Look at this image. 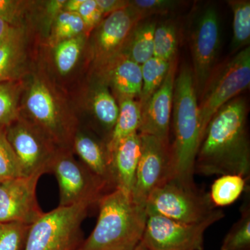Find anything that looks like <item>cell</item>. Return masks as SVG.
I'll return each mask as SVG.
<instances>
[{"instance_id": "obj_10", "label": "cell", "mask_w": 250, "mask_h": 250, "mask_svg": "<svg viewBox=\"0 0 250 250\" xmlns=\"http://www.w3.org/2000/svg\"><path fill=\"white\" fill-rule=\"evenodd\" d=\"M5 134L16 154L22 176L49 172L58 147L30 122L19 118L5 129Z\"/></svg>"}, {"instance_id": "obj_35", "label": "cell", "mask_w": 250, "mask_h": 250, "mask_svg": "<svg viewBox=\"0 0 250 250\" xmlns=\"http://www.w3.org/2000/svg\"><path fill=\"white\" fill-rule=\"evenodd\" d=\"M20 5V1L0 0V18L14 27V24L17 21L21 9Z\"/></svg>"}, {"instance_id": "obj_40", "label": "cell", "mask_w": 250, "mask_h": 250, "mask_svg": "<svg viewBox=\"0 0 250 250\" xmlns=\"http://www.w3.org/2000/svg\"><path fill=\"white\" fill-rule=\"evenodd\" d=\"M132 250H149L147 249V248H146V246H144V245L142 243H141V241L140 242L139 244L137 245L134 249Z\"/></svg>"}, {"instance_id": "obj_3", "label": "cell", "mask_w": 250, "mask_h": 250, "mask_svg": "<svg viewBox=\"0 0 250 250\" xmlns=\"http://www.w3.org/2000/svg\"><path fill=\"white\" fill-rule=\"evenodd\" d=\"M95 228L77 250H132L142 240L147 214L146 206L114 189L98 202Z\"/></svg>"}, {"instance_id": "obj_9", "label": "cell", "mask_w": 250, "mask_h": 250, "mask_svg": "<svg viewBox=\"0 0 250 250\" xmlns=\"http://www.w3.org/2000/svg\"><path fill=\"white\" fill-rule=\"evenodd\" d=\"M141 156L131 196L146 206L148 197L158 187L173 178L170 143L151 135L139 134Z\"/></svg>"}, {"instance_id": "obj_13", "label": "cell", "mask_w": 250, "mask_h": 250, "mask_svg": "<svg viewBox=\"0 0 250 250\" xmlns=\"http://www.w3.org/2000/svg\"><path fill=\"white\" fill-rule=\"evenodd\" d=\"M144 18L130 5L118 10L99 24L93 41V56L102 68L123 54L136 24Z\"/></svg>"}, {"instance_id": "obj_5", "label": "cell", "mask_w": 250, "mask_h": 250, "mask_svg": "<svg viewBox=\"0 0 250 250\" xmlns=\"http://www.w3.org/2000/svg\"><path fill=\"white\" fill-rule=\"evenodd\" d=\"M250 83V48L248 46L213 70L200 95L198 106L202 139L208 123L218 110L249 88Z\"/></svg>"}, {"instance_id": "obj_22", "label": "cell", "mask_w": 250, "mask_h": 250, "mask_svg": "<svg viewBox=\"0 0 250 250\" xmlns=\"http://www.w3.org/2000/svg\"><path fill=\"white\" fill-rule=\"evenodd\" d=\"M91 106L95 120L103 130L108 133L109 139L118 118L119 106L104 82L94 90Z\"/></svg>"}, {"instance_id": "obj_39", "label": "cell", "mask_w": 250, "mask_h": 250, "mask_svg": "<svg viewBox=\"0 0 250 250\" xmlns=\"http://www.w3.org/2000/svg\"><path fill=\"white\" fill-rule=\"evenodd\" d=\"M83 1V0H68V1H65L63 11L77 13Z\"/></svg>"}, {"instance_id": "obj_36", "label": "cell", "mask_w": 250, "mask_h": 250, "mask_svg": "<svg viewBox=\"0 0 250 250\" xmlns=\"http://www.w3.org/2000/svg\"><path fill=\"white\" fill-rule=\"evenodd\" d=\"M96 2L103 14H111L129 5V1L123 0H96Z\"/></svg>"}, {"instance_id": "obj_6", "label": "cell", "mask_w": 250, "mask_h": 250, "mask_svg": "<svg viewBox=\"0 0 250 250\" xmlns=\"http://www.w3.org/2000/svg\"><path fill=\"white\" fill-rule=\"evenodd\" d=\"M215 208L208 192L197 187H186L173 178L155 189L146 202L147 213L187 224L205 221L215 213Z\"/></svg>"}, {"instance_id": "obj_31", "label": "cell", "mask_w": 250, "mask_h": 250, "mask_svg": "<svg viewBox=\"0 0 250 250\" xmlns=\"http://www.w3.org/2000/svg\"><path fill=\"white\" fill-rule=\"evenodd\" d=\"M31 225L0 222V250H24Z\"/></svg>"}, {"instance_id": "obj_30", "label": "cell", "mask_w": 250, "mask_h": 250, "mask_svg": "<svg viewBox=\"0 0 250 250\" xmlns=\"http://www.w3.org/2000/svg\"><path fill=\"white\" fill-rule=\"evenodd\" d=\"M18 85L14 82L0 83V130L18 119Z\"/></svg>"}, {"instance_id": "obj_25", "label": "cell", "mask_w": 250, "mask_h": 250, "mask_svg": "<svg viewBox=\"0 0 250 250\" xmlns=\"http://www.w3.org/2000/svg\"><path fill=\"white\" fill-rule=\"evenodd\" d=\"M170 64L171 62L153 57L141 65L142 90L139 100L141 109L153 94L162 85Z\"/></svg>"}, {"instance_id": "obj_15", "label": "cell", "mask_w": 250, "mask_h": 250, "mask_svg": "<svg viewBox=\"0 0 250 250\" xmlns=\"http://www.w3.org/2000/svg\"><path fill=\"white\" fill-rule=\"evenodd\" d=\"M175 60L171 62L162 85L141 109V125L138 133L151 135L169 143L170 117L173 106Z\"/></svg>"}, {"instance_id": "obj_24", "label": "cell", "mask_w": 250, "mask_h": 250, "mask_svg": "<svg viewBox=\"0 0 250 250\" xmlns=\"http://www.w3.org/2000/svg\"><path fill=\"white\" fill-rule=\"evenodd\" d=\"M233 12V36L231 49L239 52L248 47L250 41V1L247 0L228 1Z\"/></svg>"}, {"instance_id": "obj_19", "label": "cell", "mask_w": 250, "mask_h": 250, "mask_svg": "<svg viewBox=\"0 0 250 250\" xmlns=\"http://www.w3.org/2000/svg\"><path fill=\"white\" fill-rule=\"evenodd\" d=\"M141 122V106L139 102L134 99L120 100L118 118L106 142V148L110 156L123 140L138 133Z\"/></svg>"}, {"instance_id": "obj_27", "label": "cell", "mask_w": 250, "mask_h": 250, "mask_svg": "<svg viewBox=\"0 0 250 250\" xmlns=\"http://www.w3.org/2000/svg\"><path fill=\"white\" fill-rule=\"evenodd\" d=\"M84 34L62 41L54 46V60L59 73H70L76 65L84 44Z\"/></svg>"}, {"instance_id": "obj_16", "label": "cell", "mask_w": 250, "mask_h": 250, "mask_svg": "<svg viewBox=\"0 0 250 250\" xmlns=\"http://www.w3.org/2000/svg\"><path fill=\"white\" fill-rule=\"evenodd\" d=\"M141 156V140L136 133L123 140L111 154L112 182L114 189L131 195Z\"/></svg>"}, {"instance_id": "obj_38", "label": "cell", "mask_w": 250, "mask_h": 250, "mask_svg": "<svg viewBox=\"0 0 250 250\" xmlns=\"http://www.w3.org/2000/svg\"><path fill=\"white\" fill-rule=\"evenodd\" d=\"M13 27L14 26L11 25L4 20L0 18V45L6 40L10 32L12 30Z\"/></svg>"}, {"instance_id": "obj_23", "label": "cell", "mask_w": 250, "mask_h": 250, "mask_svg": "<svg viewBox=\"0 0 250 250\" xmlns=\"http://www.w3.org/2000/svg\"><path fill=\"white\" fill-rule=\"evenodd\" d=\"M247 180L234 174L220 176L210 188L209 196L215 207L232 205L246 190Z\"/></svg>"}, {"instance_id": "obj_17", "label": "cell", "mask_w": 250, "mask_h": 250, "mask_svg": "<svg viewBox=\"0 0 250 250\" xmlns=\"http://www.w3.org/2000/svg\"><path fill=\"white\" fill-rule=\"evenodd\" d=\"M104 83L120 100L139 98L142 90L141 65L121 54L103 67Z\"/></svg>"}, {"instance_id": "obj_21", "label": "cell", "mask_w": 250, "mask_h": 250, "mask_svg": "<svg viewBox=\"0 0 250 250\" xmlns=\"http://www.w3.org/2000/svg\"><path fill=\"white\" fill-rule=\"evenodd\" d=\"M24 38L22 30L13 27L0 45V83L13 82L22 62Z\"/></svg>"}, {"instance_id": "obj_26", "label": "cell", "mask_w": 250, "mask_h": 250, "mask_svg": "<svg viewBox=\"0 0 250 250\" xmlns=\"http://www.w3.org/2000/svg\"><path fill=\"white\" fill-rule=\"evenodd\" d=\"M250 193L241 207V216L224 238L221 250H250Z\"/></svg>"}, {"instance_id": "obj_18", "label": "cell", "mask_w": 250, "mask_h": 250, "mask_svg": "<svg viewBox=\"0 0 250 250\" xmlns=\"http://www.w3.org/2000/svg\"><path fill=\"white\" fill-rule=\"evenodd\" d=\"M72 152L78 155L83 165L114 190L112 182L111 156L106 148L96 138L83 131H75L72 142Z\"/></svg>"}, {"instance_id": "obj_28", "label": "cell", "mask_w": 250, "mask_h": 250, "mask_svg": "<svg viewBox=\"0 0 250 250\" xmlns=\"http://www.w3.org/2000/svg\"><path fill=\"white\" fill-rule=\"evenodd\" d=\"M177 29L173 23L166 22L156 26L154 34V57L172 62L177 54Z\"/></svg>"}, {"instance_id": "obj_20", "label": "cell", "mask_w": 250, "mask_h": 250, "mask_svg": "<svg viewBox=\"0 0 250 250\" xmlns=\"http://www.w3.org/2000/svg\"><path fill=\"white\" fill-rule=\"evenodd\" d=\"M156 26V23L153 21H141L138 23L131 32L123 54L141 65L154 57Z\"/></svg>"}, {"instance_id": "obj_14", "label": "cell", "mask_w": 250, "mask_h": 250, "mask_svg": "<svg viewBox=\"0 0 250 250\" xmlns=\"http://www.w3.org/2000/svg\"><path fill=\"white\" fill-rule=\"evenodd\" d=\"M41 176H22L0 182V222L31 225L43 214L36 192Z\"/></svg>"}, {"instance_id": "obj_12", "label": "cell", "mask_w": 250, "mask_h": 250, "mask_svg": "<svg viewBox=\"0 0 250 250\" xmlns=\"http://www.w3.org/2000/svg\"><path fill=\"white\" fill-rule=\"evenodd\" d=\"M194 82L200 97L214 70L220 45V20L216 9L208 6L195 21L190 36Z\"/></svg>"}, {"instance_id": "obj_32", "label": "cell", "mask_w": 250, "mask_h": 250, "mask_svg": "<svg viewBox=\"0 0 250 250\" xmlns=\"http://www.w3.org/2000/svg\"><path fill=\"white\" fill-rule=\"evenodd\" d=\"M21 166L5 134L0 130V182L22 177Z\"/></svg>"}, {"instance_id": "obj_29", "label": "cell", "mask_w": 250, "mask_h": 250, "mask_svg": "<svg viewBox=\"0 0 250 250\" xmlns=\"http://www.w3.org/2000/svg\"><path fill=\"white\" fill-rule=\"evenodd\" d=\"M85 26L77 13L62 11L54 20L50 36V44L54 47L62 41L83 35Z\"/></svg>"}, {"instance_id": "obj_1", "label": "cell", "mask_w": 250, "mask_h": 250, "mask_svg": "<svg viewBox=\"0 0 250 250\" xmlns=\"http://www.w3.org/2000/svg\"><path fill=\"white\" fill-rule=\"evenodd\" d=\"M248 107L244 98H235L211 118L202 138L195 174H234L248 181L250 175V147L247 130Z\"/></svg>"}, {"instance_id": "obj_8", "label": "cell", "mask_w": 250, "mask_h": 250, "mask_svg": "<svg viewBox=\"0 0 250 250\" xmlns=\"http://www.w3.org/2000/svg\"><path fill=\"white\" fill-rule=\"evenodd\" d=\"M70 149H58L49 166L60 190V207L98 204L110 188L74 158Z\"/></svg>"}, {"instance_id": "obj_34", "label": "cell", "mask_w": 250, "mask_h": 250, "mask_svg": "<svg viewBox=\"0 0 250 250\" xmlns=\"http://www.w3.org/2000/svg\"><path fill=\"white\" fill-rule=\"evenodd\" d=\"M83 21L86 31L90 30L102 22L103 14L97 4L96 0H83L77 11Z\"/></svg>"}, {"instance_id": "obj_11", "label": "cell", "mask_w": 250, "mask_h": 250, "mask_svg": "<svg viewBox=\"0 0 250 250\" xmlns=\"http://www.w3.org/2000/svg\"><path fill=\"white\" fill-rule=\"evenodd\" d=\"M26 107L31 119L59 149H70L75 134L71 121L62 114L52 91L43 82L34 80L26 97Z\"/></svg>"}, {"instance_id": "obj_33", "label": "cell", "mask_w": 250, "mask_h": 250, "mask_svg": "<svg viewBox=\"0 0 250 250\" xmlns=\"http://www.w3.org/2000/svg\"><path fill=\"white\" fill-rule=\"evenodd\" d=\"M130 5L134 8L143 18L150 15L165 14L175 9L180 1L172 0H134L129 1Z\"/></svg>"}, {"instance_id": "obj_7", "label": "cell", "mask_w": 250, "mask_h": 250, "mask_svg": "<svg viewBox=\"0 0 250 250\" xmlns=\"http://www.w3.org/2000/svg\"><path fill=\"white\" fill-rule=\"evenodd\" d=\"M141 243L149 250H204L207 229L225 217L217 209L202 223L187 224L156 213H147Z\"/></svg>"}, {"instance_id": "obj_2", "label": "cell", "mask_w": 250, "mask_h": 250, "mask_svg": "<svg viewBox=\"0 0 250 250\" xmlns=\"http://www.w3.org/2000/svg\"><path fill=\"white\" fill-rule=\"evenodd\" d=\"M174 140L171 146L173 179L195 187L194 167L202 141L197 95L191 69L184 65L176 77L173 95Z\"/></svg>"}, {"instance_id": "obj_4", "label": "cell", "mask_w": 250, "mask_h": 250, "mask_svg": "<svg viewBox=\"0 0 250 250\" xmlns=\"http://www.w3.org/2000/svg\"><path fill=\"white\" fill-rule=\"evenodd\" d=\"M91 206H59L43 213L31 225L24 250H77L83 241L81 227Z\"/></svg>"}, {"instance_id": "obj_37", "label": "cell", "mask_w": 250, "mask_h": 250, "mask_svg": "<svg viewBox=\"0 0 250 250\" xmlns=\"http://www.w3.org/2000/svg\"><path fill=\"white\" fill-rule=\"evenodd\" d=\"M65 1L64 0H52L46 4V13L49 19L53 21L63 11Z\"/></svg>"}]
</instances>
